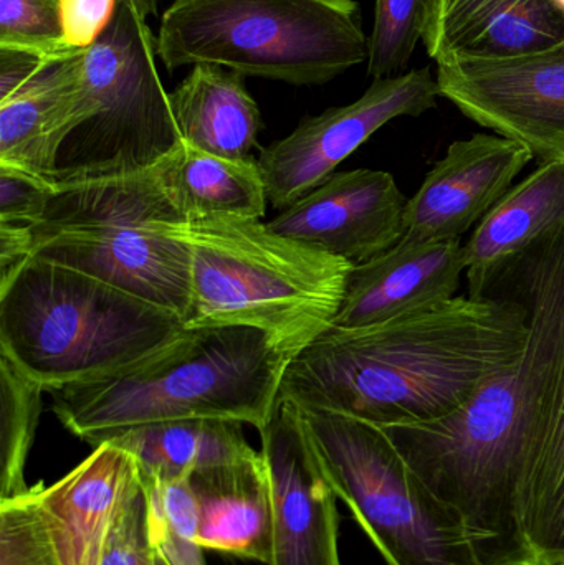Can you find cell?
Segmentation results:
<instances>
[{
    "label": "cell",
    "instance_id": "cell-1",
    "mask_svg": "<svg viewBox=\"0 0 564 565\" xmlns=\"http://www.w3.org/2000/svg\"><path fill=\"white\" fill-rule=\"evenodd\" d=\"M530 315L513 298L456 296L364 328L328 329L295 355L278 401L377 427L449 417L525 351Z\"/></svg>",
    "mask_w": 564,
    "mask_h": 565
},
{
    "label": "cell",
    "instance_id": "cell-2",
    "mask_svg": "<svg viewBox=\"0 0 564 565\" xmlns=\"http://www.w3.org/2000/svg\"><path fill=\"white\" fill-rule=\"evenodd\" d=\"M513 268L530 315L522 358L449 417L384 427L414 473L462 516L480 565H535L520 508L563 322L564 232Z\"/></svg>",
    "mask_w": 564,
    "mask_h": 565
},
{
    "label": "cell",
    "instance_id": "cell-3",
    "mask_svg": "<svg viewBox=\"0 0 564 565\" xmlns=\"http://www.w3.org/2000/svg\"><path fill=\"white\" fill-rule=\"evenodd\" d=\"M291 355L254 328L185 329L145 361L53 395L63 427L93 447L179 418H227L262 430L280 397Z\"/></svg>",
    "mask_w": 564,
    "mask_h": 565
},
{
    "label": "cell",
    "instance_id": "cell-4",
    "mask_svg": "<svg viewBox=\"0 0 564 565\" xmlns=\"http://www.w3.org/2000/svg\"><path fill=\"white\" fill-rule=\"evenodd\" d=\"M191 247L185 329L242 326L291 358L333 328L351 267L254 218L175 221Z\"/></svg>",
    "mask_w": 564,
    "mask_h": 565
},
{
    "label": "cell",
    "instance_id": "cell-5",
    "mask_svg": "<svg viewBox=\"0 0 564 565\" xmlns=\"http://www.w3.org/2000/svg\"><path fill=\"white\" fill-rule=\"evenodd\" d=\"M184 331L175 312L45 258L0 285V354L49 394L125 371Z\"/></svg>",
    "mask_w": 564,
    "mask_h": 565
},
{
    "label": "cell",
    "instance_id": "cell-6",
    "mask_svg": "<svg viewBox=\"0 0 564 565\" xmlns=\"http://www.w3.org/2000/svg\"><path fill=\"white\" fill-rule=\"evenodd\" d=\"M158 56L174 72L215 65L288 85H324L368 63L354 0H174L159 22Z\"/></svg>",
    "mask_w": 564,
    "mask_h": 565
},
{
    "label": "cell",
    "instance_id": "cell-7",
    "mask_svg": "<svg viewBox=\"0 0 564 565\" xmlns=\"http://www.w3.org/2000/svg\"><path fill=\"white\" fill-rule=\"evenodd\" d=\"M184 221L158 168L56 185L32 228L33 257L125 289L184 319L191 299V247L172 224Z\"/></svg>",
    "mask_w": 564,
    "mask_h": 565
},
{
    "label": "cell",
    "instance_id": "cell-8",
    "mask_svg": "<svg viewBox=\"0 0 564 565\" xmlns=\"http://www.w3.org/2000/svg\"><path fill=\"white\" fill-rule=\"evenodd\" d=\"M300 411L338 498L387 565H480L462 516L414 473L383 427Z\"/></svg>",
    "mask_w": 564,
    "mask_h": 565
},
{
    "label": "cell",
    "instance_id": "cell-9",
    "mask_svg": "<svg viewBox=\"0 0 564 565\" xmlns=\"http://www.w3.org/2000/svg\"><path fill=\"white\" fill-rule=\"evenodd\" d=\"M158 60V35L148 19L118 2L108 29L83 53L98 113L63 145L56 185L148 171L181 148Z\"/></svg>",
    "mask_w": 564,
    "mask_h": 565
},
{
    "label": "cell",
    "instance_id": "cell-10",
    "mask_svg": "<svg viewBox=\"0 0 564 565\" xmlns=\"http://www.w3.org/2000/svg\"><path fill=\"white\" fill-rule=\"evenodd\" d=\"M439 96V83L429 68L411 70L374 79L350 105L301 119L290 135L272 142L258 158L268 204L284 211L330 179L341 162L387 122L430 111Z\"/></svg>",
    "mask_w": 564,
    "mask_h": 565
},
{
    "label": "cell",
    "instance_id": "cell-11",
    "mask_svg": "<svg viewBox=\"0 0 564 565\" xmlns=\"http://www.w3.org/2000/svg\"><path fill=\"white\" fill-rule=\"evenodd\" d=\"M440 96L542 161L564 158V43L519 58L437 63Z\"/></svg>",
    "mask_w": 564,
    "mask_h": 565
},
{
    "label": "cell",
    "instance_id": "cell-12",
    "mask_svg": "<svg viewBox=\"0 0 564 565\" xmlns=\"http://www.w3.org/2000/svg\"><path fill=\"white\" fill-rule=\"evenodd\" d=\"M274 511L270 565H341L338 494L297 405L278 401L262 428Z\"/></svg>",
    "mask_w": 564,
    "mask_h": 565
},
{
    "label": "cell",
    "instance_id": "cell-13",
    "mask_svg": "<svg viewBox=\"0 0 564 565\" xmlns=\"http://www.w3.org/2000/svg\"><path fill=\"white\" fill-rule=\"evenodd\" d=\"M407 201L390 172H334L267 225L277 234L358 267L404 237Z\"/></svg>",
    "mask_w": 564,
    "mask_h": 565
},
{
    "label": "cell",
    "instance_id": "cell-14",
    "mask_svg": "<svg viewBox=\"0 0 564 565\" xmlns=\"http://www.w3.org/2000/svg\"><path fill=\"white\" fill-rule=\"evenodd\" d=\"M533 158L529 146L500 135L453 142L407 201L404 238L460 241L506 198Z\"/></svg>",
    "mask_w": 564,
    "mask_h": 565
},
{
    "label": "cell",
    "instance_id": "cell-15",
    "mask_svg": "<svg viewBox=\"0 0 564 565\" xmlns=\"http://www.w3.org/2000/svg\"><path fill=\"white\" fill-rule=\"evenodd\" d=\"M139 468L111 441L50 487H33L56 565H99L109 531Z\"/></svg>",
    "mask_w": 564,
    "mask_h": 565
},
{
    "label": "cell",
    "instance_id": "cell-16",
    "mask_svg": "<svg viewBox=\"0 0 564 565\" xmlns=\"http://www.w3.org/2000/svg\"><path fill=\"white\" fill-rule=\"evenodd\" d=\"M466 274L460 241L401 238L348 278L338 328H364L456 298Z\"/></svg>",
    "mask_w": 564,
    "mask_h": 565
},
{
    "label": "cell",
    "instance_id": "cell-17",
    "mask_svg": "<svg viewBox=\"0 0 564 565\" xmlns=\"http://www.w3.org/2000/svg\"><path fill=\"white\" fill-rule=\"evenodd\" d=\"M96 113L83 55L60 63L0 102V166L56 184L63 145Z\"/></svg>",
    "mask_w": 564,
    "mask_h": 565
},
{
    "label": "cell",
    "instance_id": "cell-18",
    "mask_svg": "<svg viewBox=\"0 0 564 565\" xmlns=\"http://www.w3.org/2000/svg\"><path fill=\"white\" fill-rule=\"evenodd\" d=\"M564 43V12L555 0H439L424 39L430 58H519Z\"/></svg>",
    "mask_w": 564,
    "mask_h": 565
},
{
    "label": "cell",
    "instance_id": "cell-19",
    "mask_svg": "<svg viewBox=\"0 0 564 565\" xmlns=\"http://www.w3.org/2000/svg\"><path fill=\"white\" fill-rule=\"evenodd\" d=\"M564 232V158L543 161L477 225L464 245L470 298H483L536 248Z\"/></svg>",
    "mask_w": 564,
    "mask_h": 565
},
{
    "label": "cell",
    "instance_id": "cell-20",
    "mask_svg": "<svg viewBox=\"0 0 564 565\" xmlns=\"http://www.w3.org/2000/svg\"><path fill=\"white\" fill-rule=\"evenodd\" d=\"M199 504L198 541L204 550L270 565L274 511L264 457L189 475Z\"/></svg>",
    "mask_w": 564,
    "mask_h": 565
},
{
    "label": "cell",
    "instance_id": "cell-21",
    "mask_svg": "<svg viewBox=\"0 0 564 565\" xmlns=\"http://www.w3.org/2000/svg\"><path fill=\"white\" fill-rule=\"evenodd\" d=\"M520 514L535 565H564V315L543 382Z\"/></svg>",
    "mask_w": 564,
    "mask_h": 565
},
{
    "label": "cell",
    "instance_id": "cell-22",
    "mask_svg": "<svg viewBox=\"0 0 564 565\" xmlns=\"http://www.w3.org/2000/svg\"><path fill=\"white\" fill-rule=\"evenodd\" d=\"M169 99L184 145L227 159L248 158L257 146L260 109L241 73L224 66H192Z\"/></svg>",
    "mask_w": 564,
    "mask_h": 565
},
{
    "label": "cell",
    "instance_id": "cell-23",
    "mask_svg": "<svg viewBox=\"0 0 564 565\" xmlns=\"http://www.w3.org/2000/svg\"><path fill=\"white\" fill-rule=\"evenodd\" d=\"M159 181L184 221L254 218L267 212L268 195L258 159H227L182 142L158 166Z\"/></svg>",
    "mask_w": 564,
    "mask_h": 565
},
{
    "label": "cell",
    "instance_id": "cell-24",
    "mask_svg": "<svg viewBox=\"0 0 564 565\" xmlns=\"http://www.w3.org/2000/svg\"><path fill=\"white\" fill-rule=\"evenodd\" d=\"M242 425L227 418H179L142 425L109 441L135 458L145 480L174 481L257 457Z\"/></svg>",
    "mask_w": 564,
    "mask_h": 565
},
{
    "label": "cell",
    "instance_id": "cell-25",
    "mask_svg": "<svg viewBox=\"0 0 564 565\" xmlns=\"http://www.w3.org/2000/svg\"><path fill=\"white\" fill-rule=\"evenodd\" d=\"M43 385L0 354V501L30 490L25 467L43 407Z\"/></svg>",
    "mask_w": 564,
    "mask_h": 565
},
{
    "label": "cell",
    "instance_id": "cell-26",
    "mask_svg": "<svg viewBox=\"0 0 564 565\" xmlns=\"http://www.w3.org/2000/svg\"><path fill=\"white\" fill-rule=\"evenodd\" d=\"M437 7L439 0H376L366 63L371 78L401 75L429 33Z\"/></svg>",
    "mask_w": 564,
    "mask_h": 565
},
{
    "label": "cell",
    "instance_id": "cell-27",
    "mask_svg": "<svg viewBox=\"0 0 564 565\" xmlns=\"http://www.w3.org/2000/svg\"><path fill=\"white\" fill-rule=\"evenodd\" d=\"M142 478V477H141ZM156 550L171 565H207L199 544V504L188 478L145 480Z\"/></svg>",
    "mask_w": 564,
    "mask_h": 565
},
{
    "label": "cell",
    "instance_id": "cell-28",
    "mask_svg": "<svg viewBox=\"0 0 564 565\" xmlns=\"http://www.w3.org/2000/svg\"><path fill=\"white\" fill-rule=\"evenodd\" d=\"M0 565H56L33 487L0 501Z\"/></svg>",
    "mask_w": 564,
    "mask_h": 565
},
{
    "label": "cell",
    "instance_id": "cell-29",
    "mask_svg": "<svg viewBox=\"0 0 564 565\" xmlns=\"http://www.w3.org/2000/svg\"><path fill=\"white\" fill-rule=\"evenodd\" d=\"M62 0H0V46L78 52L63 39Z\"/></svg>",
    "mask_w": 564,
    "mask_h": 565
},
{
    "label": "cell",
    "instance_id": "cell-30",
    "mask_svg": "<svg viewBox=\"0 0 564 565\" xmlns=\"http://www.w3.org/2000/svg\"><path fill=\"white\" fill-rule=\"evenodd\" d=\"M149 498L141 473L126 494L99 565H155Z\"/></svg>",
    "mask_w": 564,
    "mask_h": 565
},
{
    "label": "cell",
    "instance_id": "cell-31",
    "mask_svg": "<svg viewBox=\"0 0 564 565\" xmlns=\"http://www.w3.org/2000/svg\"><path fill=\"white\" fill-rule=\"evenodd\" d=\"M55 192L53 182L0 166V224L36 227L45 217Z\"/></svg>",
    "mask_w": 564,
    "mask_h": 565
},
{
    "label": "cell",
    "instance_id": "cell-32",
    "mask_svg": "<svg viewBox=\"0 0 564 565\" xmlns=\"http://www.w3.org/2000/svg\"><path fill=\"white\" fill-rule=\"evenodd\" d=\"M78 52H45L33 49H6L0 46V102L49 73L60 63L83 55Z\"/></svg>",
    "mask_w": 564,
    "mask_h": 565
},
{
    "label": "cell",
    "instance_id": "cell-33",
    "mask_svg": "<svg viewBox=\"0 0 564 565\" xmlns=\"http://www.w3.org/2000/svg\"><path fill=\"white\" fill-rule=\"evenodd\" d=\"M119 0H62L63 39L75 49L86 50L108 29Z\"/></svg>",
    "mask_w": 564,
    "mask_h": 565
},
{
    "label": "cell",
    "instance_id": "cell-34",
    "mask_svg": "<svg viewBox=\"0 0 564 565\" xmlns=\"http://www.w3.org/2000/svg\"><path fill=\"white\" fill-rule=\"evenodd\" d=\"M32 258V228L0 224V285L12 280Z\"/></svg>",
    "mask_w": 564,
    "mask_h": 565
},
{
    "label": "cell",
    "instance_id": "cell-35",
    "mask_svg": "<svg viewBox=\"0 0 564 565\" xmlns=\"http://www.w3.org/2000/svg\"><path fill=\"white\" fill-rule=\"evenodd\" d=\"M119 2L129 3L132 9L138 10L145 19H149V17H155L158 13V3L159 0H119Z\"/></svg>",
    "mask_w": 564,
    "mask_h": 565
},
{
    "label": "cell",
    "instance_id": "cell-36",
    "mask_svg": "<svg viewBox=\"0 0 564 565\" xmlns=\"http://www.w3.org/2000/svg\"><path fill=\"white\" fill-rule=\"evenodd\" d=\"M155 565H171L168 563V561H166V557L162 556L161 553H159L158 550H156V554H155Z\"/></svg>",
    "mask_w": 564,
    "mask_h": 565
},
{
    "label": "cell",
    "instance_id": "cell-37",
    "mask_svg": "<svg viewBox=\"0 0 564 565\" xmlns=\"http://www.w3.org/2000/svg\"><path fill=\"white\" fill-rule=\"evenodd\" d=\"M555 2H556V6H558L560 9H562L564 12V0H555Z\"/></svg>",
    "mask_w": 564,
    "mask_h": 565
}]
</instances>
